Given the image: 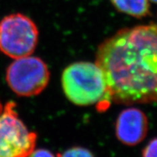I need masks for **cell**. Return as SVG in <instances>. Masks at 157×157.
<instances>
[{
    "mask_svg": "<svg viewBox=\"0 0 157 157\" xmlns=\"http://www.w3.org/2000/svg\"><path fill=\"white\" fill-rule=\"evenodd\" d=\"M95 63L103 71L111 101L157 104V25L127 27L103 41Z\"/></svg>",
    "mask_w": 157,
    "mask_h": 157,
    "instance_id": "cell-1",
    "label": "cell"
},
{
    "mask_svg": "<svg viewBox=\"0 0 157 157\" xmlns=\"http://www.w3.org/2000/svg\"><path fill=\"white\" fill-rule=\"evenodd\" d=\"M61 83L65 96L75 105H107L112 102L103 71L95 62L71 63L63 71Z\"/></svg>",
    "mask_w": 157,
    "mask_h": 157,
    "instance_id": "cell-2",
    "label": "cell"
},
{
    "mask_svg": "<svg viewBox=\"0 0 157 157\" xmlns=\"http://www.w3.org/2000/svg\"><path fill=\"white\" fill-rule=\"evenodd\" d=\"M37 133L30 131L16 111V103L0 100V157H27L35 149Z\"/></svg>",
    "mask_w": 157,
    "mask_h": 157,
    "instance_id": "cell-3",
    "label": "cell"
},
{
    "mask_svg": "<svg viewBox=\"0 0 157 157\" xmlns=\"http://www.w3.org/2000/svg\"><path fill=\"white\" fill-rule=\"evenodd\" d=\"M39 40L37 26L27 15L15 13L0 21V52L10 58L31 56Z\"/></svg>",
    "mask_w": 157,
    "mask_h": 157,
    "instance_id": "cell-4",
    "label": "cell"
},
{
    "mask_svg": "<svg viewBox=\"0 0 157 157\" xmlns=\"http://www.w3.org/2000/svg\"><path fill=\"white\" fill-rule=\"evenodd\" d=\"M6 80L17 95L31 97L41 93L50 80V71L41 59L28 56L16 59L6 69Z\"/></svg>",
    "mask_w": 157,
    "mask_h": 157,
    "instance_id": "cell-5",
    "label": "cell"
},
{
    "mask_svg": "<svg viewBox=\"0 0 157 157\" xmlns=\"http://www.w3.org/2000/svg\"><path fill=\"white\" fill-rule=\"evenodd\" d=\"M148 131V120L144 112L136 108L123 110L116 123V136L123 144L136 146L142 142Z\"/></svg>",
    "mask_w": 157,
    "mask_h": 157,
    "instance_id": "cell-6",
    "label": "cell"
},
{
    "mask_svg": "<svg viewBox=\"0 0 157 157\" xmlns=\"http://www.w3.org/2000/svg\"><path fill=\"white\" fill-rule=\"evenodd\" d=\"M119 11L141 19L150 15L149 0H110Z\"/></svg>",
    "mask_w": 157,
    "mask_h": 157,
    "instance_id": "cell-7",
    "label": "cell"
},
{
    "mask_svg": "<svg viewBox=\"0 0 157 157\" xmlns=\"http://www.w3.org/2000/svg\"><path fill=\"white\" fill-rule=\"evenodd\" d=\"M59 157H95L88 149L82 147H73L59 154Z\"/></svg>",
    "mask_w": 157,
    "mask_h": 157,
    "instance_id": "cell-8",
    "label": "cell"
},
{
    "mask_svg": "<svg viewBox=\"0 0 157 157\" xmlns=\"http://www.w3.org/2000/svg\"><path fill=\"white\" fill-rule=\"evenodd\" d=\"M142 157H157V137L151 140L144 148Z\"/></svg>",
    "mask_w": 157,
    "mask_h": 157,
    "instance_id": "cell-9",
    "label": "cell"
},
{
    "mask_svg": "<svg viewBox=\"0 0 157 157\" xmlns=\"http://www.w3.org/2000/svg\"><path fill=\"white\" fill-rule=\"evenodd\" d=\"M27 157H56L51 151L44 148L35 149Z\"/></svg>",
    "mask_w": 157,
    "mask_h": 157,
    "instance_id": "cell-10",
    "label": "cell"
},
{
    "mask_svg": "<svg viewBox=\"0 0 157 157\" xmlns=\"http://www.w3.org/2000/svg\"><path fill=\"white\" fill-rule=\"evenodd\" d=\"M150 1H151V2H155V3H157V0H150Z\"/></svg>",
    "mask_w": 157,
    "mask_h": 157,
    "instance_id": "cell-11",
    "label": "cell"
}]
</instances>
